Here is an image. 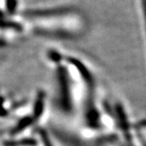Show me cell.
Instances as JSON below:
<instances>
[{
    "instance_id": "cell-1",
    "label": "cell",
    "mask_w": 146,
    "mask_h": 146,
    "mask_svg": "<svg viewBox=\"0 0 146 146\" xmlns=\"http://www.w3.org/2000/svg\"><path fill=\"white\" fill-rule=\"evenodd\" d=\"M35 141L33 140H20V141H14V142H12V143H7V146H19V145H23V146H26V145H35Z\"/></svg>"
},
{
    "instance_id": "cell-2",
    "label": "cell",
    "mask_w": 146,
    "mask_h": 146,
    "mask_svg": "<svg viewBox=\"0 0 146 146\" xmlns=\"http://www.w3.org/2000/svg\"><path fill=\"white\" fill-rule=\"evenodd\" d=\"M40 135L41 141H42V143L44 144V146H54L53 143H52V142H51V140H49L48 135H47V133L45 131H40Z\"/></svg>"
}]
</instances>
